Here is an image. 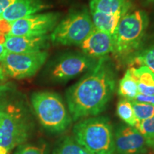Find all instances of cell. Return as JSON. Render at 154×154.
Segmentation results:
<instances>
[{
  "instance_id": "6da1fadb",
  "label": "cell",
  "mask_w": 154,
  "mask_h": 154,
  "mask_svg": "<svg viewBox=\"0 0 154 154\" xmlns=\"http://www.w3.org/2000/svg\"><path fill=\"white\" fill-rule=\"evenodd\" d=\"M116 69L109 57L99 59L66 92L68 110L73 121L96 116L106 109L116 86Z\"/></svg>"
},
{
  "instance_id": "7a4b0ae2",
  "label": "cell",
  "mask_w": 154,
  "mask_h": 154,
  "mask_svg": "<svg viewBox=\"0 0 154 154\" xmlns=\"http://www.w3.org/2000/svg\"><path fill=\"white\" fill-rule=\"evenodd\" d=\"M149 15L138 9L121 17L113 36V57L119 63H126L142 48L149 25Z\"/></svg>"
},
{
  "instance_id": "3957f363",
  "label": "cell",
  "mask_w": 154,
  "mask_h": 154,
  "mask_svg": "<svg viewBox=\"0 0 154 154\" xmlns=\"http://www.w3.org/2000/svg\"><path fill=\"white\" fill-rule=\"evenodd\" d=\"M34 123L22 100L7 97L0 116V147L9 152L30 137Z\"/></svg>"
},
{
  "instance_id": "277c9868",
  "label": "cell",
  "mask_w": 154,
  "mask_h": 154,
  "mask_svg": "<svg viewBox=\"0 0 154 154\" xmlns=\"http://www.w3.org/2000/svg\"><path fill=\"white\" fill-rule=\"evenodd\" d=\"M73 138L94 154H115L114 131L107 117L96 116L76 121Z\"/></svg>"
},
{
  "instance_id": "5b68a950",
  "label": "cell",
  "mask_w": 154,
  "mask_h": 154,
  "mask_svg": "<svg viewBox=\"0 0 154 154\" xmlns=\"http://www.w3.org/2000/svg\"><path fill=\"white\" fill-rule=\"evenodd\" d=\"M31 103L40 124L48 131L61 134L72 124L70 113L58 94L47 91L35 92Z\"/></svg>"
},
{
  "instance_id": "8992f818",
  "label": "cell",
  "mask_w": 154,
  "mask_h": 154,
  "mask_svg": "<svg viewBox=\"0 0 154 154\" xmlns=\"http://www.w3.org/2000/svg\"><path fill=\"white\" fill-rule=\"evenodd\" d=\"M94 30L91 14L85 7H74L59 21L50 34L53 44L79 46Z\"/></svg>"
},
{
  "instance_id": "52a82bcc",
  "label": "cell",
  "mask_w": 154,
  "mask_h": 154,
  "mask_svg": "<svg viewBox=\"0 0 154 154\" xmlns=\"http://www.w3.org/2000/svg\"><path fill=\"white\" fill-rule=\"evenodd\" d=\"M98 61L82 52L63 53L49 63L46 74L51 82L65 83L91 70Z\"/></svg>"
},
{
  "instance_id": "ba28073f",
  "label": "cell",
  "mask_w": 154,
  "mask_h": 154,
  "mask_svg": "<svg viewBox=\"0 0 154 154\" xmlns=\"http://www.w3.org/2000/svg\"><path fill=\"white\" fill-rule=\"evenodd\" d=\"M47 51L17 54L7 51L0 63L7 76L16 79L30 78L43 66L48 58Z\"/></svg>"
},
{
  "instance_id": "9c48e42d",
  "label": "cell",
  "mask_w": 154,
  "mask_h": 154,
  "mask_svg": "<svg viewBox=\"0 0 154 154\" xmlns=\"http://www.w3.org/2000/svg\"><path fill=\"white\" fill-rule=\"evenodd\" d=\"M61 19L59 12L37 13L9 23V35H48L56 27Z\"/></svg>"
},
{
  "instance_id": "30bf717a",
  "label": "cell",
  "mask_w": 154,
  "mask_h": 154,
  "mask_svg": "<svg viewBox=\"0 0 154 154\" xmlns=\"http://www.w3.org/2000/svg\"><path fill=\"white\" fill-rule=\"evenodd\" d=\"M114 131L115 154H146L149 147L135 126L120 124Z\"/></svg>"
},
{
  "instance_id": "8fae6325",
  "label": "cell",
  "mask_w": 154,
  "mask_h": 154,
  "mask_svg": "<svg viewBox=\"0 0 154 154\" xmlns=\"http://www.w3.org/2000/svg\"><path fill=\"white\" fill-rule=\"evenodd\" d=\"M50 35L14 36L6 34L2 44L9 52L35 53L47 51L50 45Z\"/></svg>"
},
{
  "instance_id": "7c38bea8",
  "label": "cell",
  "mask_w": 154,
  "mask_h": 154,
  "mask_svg": "<svg viewBox=\"0 0 154 154\" xmlns=\"http://www.w3.org/2000/svg\"><path fill=\"white\" fill-rule=\"evenodd\" d=\"M82 52L96 59L106 57L113 49V36L94 29L91 34L80 44Z\"/></svg>"
},
{
  "instance_id": "4fadbf2b",
  "label": "cell",
  "mask_w": 154,
  "mask_h": 154,
  "mask_svg": "<svg viewBox=\"0 0 154 154\" xmlns=\"http://www.w3.org/2000/svg\"><path fill=\"white\" fill-rule=\"evenodd\" d=\"M51 7L46 0H15L0 15V19L11 23Z\"/></svg>"
},
{
  "instance_id": "5bb4252c",
  "label": "cell",
  "mask_w": 154,
  "mask_h": 154,
  "mask_svg": "<svg viewBox=\"0 0 154 154\" xmlns=\"http://www.w3.org/2000/svg\"><path fill=\"white\" fill-rule=\"evenodd\" d=\"M90 14H91L94 29L106 32L113 36L116 33L121 17L124 15L120 12L115 13V14H107V13L91 10H90Z\"/></svg>"
},
{
  "instance_id": "9a60e30c",
  "label": "cell",
  "mask_w": 154,
  "mask_h": 154,
  "mask_svg": "<svg viewBox=\"0 0 154 154\" xmlns=\"http://www.w3.org/2000/svg\"><path fill=\"white\" fill-rule=\"evenodd\" d=\"M128 0H91L89 8L91 11H97L107 14L128 12L131 8Z\"/></svg>"
},
{
  "instance_id": "2e32d148",
  "label": "cell",
  "mask_w": 154,
  "mask_h": 154,
  "mask_svg": "<svg viewBox=\"0 0 154 154\" xmlns=\"http://www.w3.org/2000/svg\"><path fill=\"white\" fill-rule=\"evenodd\" d=\"M131 69L137 82L138 93L146 95L154 94V73L151 69L145 66Z\"/></svg>"
},
{
  "instance_id": "e0dca14e",
  "label": "cell",
  "mask_w": 154,
  "mask_h": 154,
  "mask_svg": "<svg viewBox=\"0 0 154 154\" xmlns=\"http://www.w3.org/2000/svg\"><path fill=\"white\" fill-rule=\"evenodd\" d=\"M117 92L121 98L130 101L134 100L138 94L137 82L131 68L127 69L124 76L119 82Z\"/></svg>"
},
{
  "instance_id": "ac0fdd59",
  "label": "cell",
  "mask_w": 154,
  "mask_h": 154,
  "mask_svg": "<svg viewBox=\"0 0 154 154\" xmlns=\"http://www.w3.org/2000/svg\"><path fill=\"white\" fill-rule=\"evenodd\" d=\"M127 64L131 66V68L134 66H145L154 73V44L146 48H141L128 61Z\"/></svg>"
},
{
  "instance_id": "d6986e66",
  "label": "cell",
  "mask_w": 154,
  "mask_h": 154,
  "mask_svg": "<svg viewBox=\"0 0 154 154\" xmlns=\"http://www.w3.org/2000/svg\"><path fill=\"white\" fill-rule=\"evenodd\" d=\"M53 154H94L73 138L66 136L59 142Z\"/></svg>"
},
{
  "instance_id": "ffe728a7",
  "label": "cell",
  "mask_w": 154,
  "mask_h": 154,
  "mask_svg": "<svg viewBox=\"0 0 154 154\" xmlns=\"http://www.w3.org/2000/svg\"><path fill=\"white\" fill-rule=\"evenodd\" d=\"M116 113L120 119L128 126H136L137 124L138 120L130 100L121 98L117 103Z\"/></svg>"
},
{
  "instance_id": "44dd1931",
  "label": "cell",
  "mask_w": 154,
  "mask_h": 154,
  "mask_svg": "<svg viewBox=\"0 0 154 154\" xmlns=\"http://www.w3.org/2000/svg\"><path fill=\"white\" fill-rule=\"evenodd\" d=\"M135 127L145 138L148 146L153 149L154 147V116L138 121Z\"/></svg>"
},
{
  "instance_id": "7402d4cb",
  "label": "cell",
  "mask_w": 154,
  "mask_h": 154,
  "mask_svg": "<svg viewBox=\"0 0 154 154\" xmlns=\"http://www.w3.org/2000/svg\"><path fill=\"white\" fill-rule=\"evenodd\" d=\"M131 101L138 121L146 120L154 116V105L135 101Z\"/></svg>"
},
{
  "instance_id": "603a6c76",
  "label": "cell",
  "mask_w": 154,
  "mask_h": 154,
  "mask_svg": "<svg viewBox=\"0 0 154 154\" xmlns=\"http://www.w3.org/2000/svg\"><path fill=\"white\" fill-rule=\"evenodd\" d=\"M14 154H48L47 143H24L19 146Z\"/></svg>"
},
{
  "instance_id": "cb8c5ba5",
  "label": "cell",
  "mask_w": 154,
  "mask_h": 154,
  "mask_svg": "<svg viewBox=\"0 0 154 154\" xmlns=\"http://www.w3.org/2000/svg\"><path fill=\"white\" fill-rule=\"evenodd\" d=\"M133 101L154 105V94L153 95H146V94L138 93Z\"/></svg>"
},
{
  "instance_id": "d4e9b609",
  "label": "cell",
  "mask_w": 154,
  "mask_h": 154,
  "mask_svg": "<svg viewBox=\"0 0 154 154\" xmlns=\"http://www.w3.org/2000/svg\"><path fill=\"white\" fill-rule=\"evenodd\" d=\"M8 96H6V90L2 89L0 87V116H1L2 111L3 110V108L7 101Z\"/></svg>"
},
{
  "instance_id": "484cf974",
  "label": "cell",
  "mask_w": 154,
  "mask_h": 154,
  "mask_svg": "<svg viewBox=\"0 0 154 154\" xmlns=\"http://www.w3.org/2000/svg\"><path fill=\"white\" fill-rule=\"evenodd\" d=\"M15 0H0V15Z\"/></svg>"
},
{
  "instance_id": "4316f807",
  "label": "cell",
  "mask_w": 154,
  "mask_h": 154,
  "mask_svg": "<svg viewBox=\"0 0 154 154\" xmlns=\"http://www.w3.org/2000/svg\"><path fill=\"white\" fill-rule=\"evenodd\" d=\"M6 76H7V74H6V73L5 72V70H4L2 64L0 63V84H1L5 80Z\"/></svg>"
},
{
  "instance_id": "83f0119b",
  "label": "cell",
  "mask_w": 154,
  "mask_h": 154,
  "mask_svg": "<svg viewBox=\"0 0 154 154\" xmlns=\"http://www.w3.org/2000/svg\"><path fill=\"white\" fill-rule=\"evenodd\" d=\"M143 7H149L154 5V0H138Z\"/></svg>"
},
{
  "instance_id": "f1b7e54d",
  "label": "cell",
  "mask_w": 154,
  "mask_h": 154,
  "mask_svg": "<svg viewBox=\"0 0 154 154\" xmlns=\"http://www.w3.org/2000/svg\"><path fill=\"white\" fill-rule=\"evenodd\" d=\"M7 50L5 49V47H4L3 44H0V61H1L2 59H3L4 57L7 54Z\"/></svg>"
},
{
  "instance_id": "f546056e",
  "label": "cell",
  "mask_w": 154,
  "mask_h": 154,
  "mask_svg": "<svg viewBox=\"0 0 154 154\" xmlns=\"http://www.w3.org/2000/svg\"><path fill=\"white\" fill-rule=\"evenodd\" d=\"M0 154H9V151L3 147H0Z\"/></svg>"
},
{
  "instance_id": "4dcf8cb0",
  "label": "cell",
  "mask_w": 154,
  "mask_h": 154,
  "mask_svg": "<svg viewBox=\"0 0 154 154\" xmlns=\"http://www.w3.org/2000/svg\"><path fill=\"white\" fill-rule=\"evenodd\" d=\"M59 1L63 2H69V1H71V0H59Z\"/></svg>"
},
{
  "instance_id": "1f68e13d",
  "label": "cell",
  "mask_w": 154,
  "mask_h": 154,
  "mask_svg": "<svg viewBox=\"0 0 154 154\" xmlns=\"http://www.w3.org/2000/svg\"><path fill=\"white\" fill-rule=\"evenodd\" d=\"M2 27H1V25H0V34H3V32H2V29H1Z\"/></svg>"
},
{
  "instance_id": "d6a6232c",
  "label": "cell",
  "mask_w": 154,
  "mask_h": 154,
  "mask_svg": "<svg viewBox=\"0 0 154 154\" xmlns=\"http://www.w3.org/2000/svg\"><path fill=\"white\" fill-rule=\"evenodd\" d=\"M153 150H154V147H153Z\"/></svg>"
},
{
  "instance_id": "836d02e7",
  "label": "cell",
  "mask_w": 154,
  "mask_h": 154,
  "mask_svg": "<svg viewBox=\"0 0 154 154\" xmlns=\"http://www.w3.org/2000/svg\"><path fill=\"white\" fill-rule=\"evenodd\" d=\"M153 25H154V23H153Z\"/></svg>"
}]
</instances>
